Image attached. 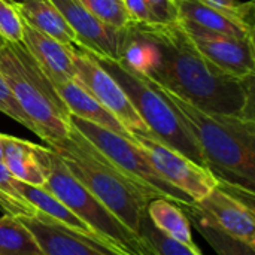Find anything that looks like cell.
Instances as JSON below:
<instances>
[{
    "mask_svg": "<svg viewBox=\"0 0 255 255\" xmlns=\"http://www.w3.org/2000/svg\"><path fill=\"white\" fill-rule=\"evenodd\" d=\"M128 31L146 48V61L136 70L142 76L206 112L255 120L254 76L218 70L196 49L179 21L133 22Z\"/></svg>",
    "mask_w": 255,
    "mask_h": 255,
    "instance_id": "6da1fadb",
    "label": "cell"
},
{
    "mask_svg": "<svg viewBox=\"0 0 255 255\" xmlns=\"http://www.w3.org/2000/svg\"><path fill=\"white\" fill-rule=\"evenodd\" d=\"M151 84L187 124L203 152L208 169L217 179L254 193L255 120L206 112L172 91Z\"/></svg>",
    "mask_w": 255,
    "mask_h": 255,
    "instance_id": "7a4b0ae2",
    "label": "cell"
},
{
    "mask_svg": "<svg viewBox=\"0 0 255 255\" xmlns=\"http://www.w3.org/2000/svg\"><path fill=\"white\" fill-rule=\"evenodd\" d=\"M69 172L121 223L139 233V224L152 199L142 187L120 172L99 149L70 126L67 137L48 143Z\"/></svg>",
    "mask_w": 255,
    "mask_h": 255,
    "instance_id": "3957f363",
    "label": "cell"
},
{
    "mask_svg": "<svg viewBox=\"0 0 255 255\" xmlns=\"http://www.w3.org/2000/svg\"><path fill=\"white\" fill-rule=\"evenodd\" d=\"M0 73L34 127V134L46 143L70 133V112L52 81L21 42H4L0 48Z\"/></svg>",
    "mask_w": 255,
    "mask_h": 255,
    "instance_id": "277c9868",
    "label": "cell"
},
{
    "mask_svg": "<svg viewBox=\"0 0 255 255\" xmlns=\"http://www.w3.org/2000/svg\"><path fill=\"white\" fill-rule=\"evenodd\" d=\"M94 57L124 90L133 108L148 127L151 137L208 169L203 152L187 124L145 76L131 69L123 60Z\"/></svg>",
    "mask_w": 255,
    "mask_h": 255,
    "instance_id": "5b68a950",
    "label": "cell"
},
{
    "mask_svg": "<svg viewBox=\"0 0 255 255\" xmlns=\"http://www.w3.org/2000/svg\"><path fill=\"white\" fill-rule=\"evenodd\" d=\"M61 200L103 242L123 255H157L139 233L121 223L100 200H97L66 167L63 160L49 149L48 175L42 185Z\"/></svg>",
    "mask_w": 255,
    "mask_h": 255,
    "instance_id": "8992f818",
    "label": "cell"
},
{
    "mask_svg": "<svg viewBox=\"0 0 255 255\" xmlns=\"http://www.w3.org/2000/svg\"><path fill=\"white\" fill-rule=\"evenodd\" d=\"M70 126L90 140L120 172L149 193L152 199L164 197L181 208L194 203L185 193L170 185L154 169L145 149L134 139L124 137L73 115H70Z\"/></svg>",
    "mask_w": 255,
    "mask_h": 255,
    "instance_id": "52a82bcc",
    "label": "cell"
},
{
    "mask_svg": "<svg viewBox=\"0 0 255 255\" xmlns=\"http://www.w3.org/2000/svg\"><path fill=\"white\" fill-rule=\"evenodd\" d=\"M75 76L76 79L134 136H151L148 127L133 108L124 90L96 60V57L75 46Z\"/></svg>",
    "mask_w": 255,
    "mask_h": 255,
    "instance_id": "ba28073f",
    "label": "cell"
},
{
    "mask_svg": "<svg viewBox=\"0 0 255 255\" xmlns=\"http://www.w3.org/2000/svg\"><path fill=\"white\" fill-rule=\"evenodd\" d=\"M133 137L145 149L154 169L194 203L206 197L218 185L217 176L209 169L191 161L157 139L143 134H134Z\"/></svg>",
    "mask_w": 255,
    "mask_h": 255,
    "instance_id": "9c48e42d",
    "label": "cell"
},
{
    "mask_svg": "<svg viewBox=\"0 0 255 255\" xmlns=\"http://www.w3.org/2000/svg\"><path fill=\"white\" fill-rule=\"evenodd\" d=\"M190 208L208 224L255 248L254 203L233 194L230 184L218 181L206 197Z\"/></svg>",
    "mask_w": 255,
    "mask_h": 255,
    "instance_id": "30bf717a",
    "label": "cell"
},
{
    "mask_svg": "<svg viewBox=\"0 0 255 255\" xmlns=\"http://www.w3.org/2000/svg\"><path fill=\"white\" fill-rule=\"evenodd\" d=\"M76 34V46L97 57L123 60L130 42L128 28H114L96 18L79 0H52Z\"/></svg>",
    "mask_w": 255,
    "mask_h": 255,
    "instance_id": "8fae6325",
    "label": "cell"
},
{
    "mask_svg": "<svg viewBox=\"0 0 255 255\" xmlns=\"http://www.w3.org/2000/svg\"><path fill=\"white\" fill-rule=\"evenodd\" d=\"M178 21L191 37L196 49L218 70L238 78L254 76V39H235L208 31L193 22Z\"/></svg>",
    "mask_w": 255,
    "mask_h": 255,
    "instance_id": "7c38bea8",
    "label": "cell"
},
{
    "mask_svg": "<svg viewBox=\"0 0 255 255\" xmlns=\"http://www.w3.org/2000/svg\"><path fill=\"white\" fill-rule=\"evenodd\" d=\"M178 19L193 22L208 31L235 39H254V1L220 7L205 0H175Z\"/></svg>",
    "mask_w": 255,
    "mask_h": 255,
    "instance_id": "4fadbf2b",
    "label": "cell"
},
{
    "mask_svg": "<svg viewBox=\"0 0 255 255\" xmlns=\"http://www.w3.org/2000/svg\"><path fill=\"white\" fill-rule=\"evenodd\" d=\"M19 218L33 233L45 255H123L106 244L66 229L39 211L31 218Z\"/></svg>",
    "mask_w": 255,
    "mask_h": 255,
    "instance_id": "5bb4252c",
    "label": "cell"
},
{
    "mask_svg": "<svg viewBox=\"0 0 255 255\" xmlns=\"http://www.w3.org/2000/svg\"><path fill=\"white\" fill-rule=\"evenodd\" d=\"M24 22V21H22ZM21 43L39 63L52 84H64L75 79V46L66 45L24 22Z\"/></svg>",
    "mask_w": 255,
    "mask_h": 255,
    "instance_id": "9a60e30c",
    "label": "cell"
},
{
    "mask_svg": "<svg viewBox=\"0 0 255 255\" xmlns=\"http://www.w3.org/2000/svg\"><path fill=\"white\" fill-rule=\"evenodd\" d=\"M49 148L1 134V161L21 182L42 187L48 175Z\"/></svg>",
    "mask_w": 255,
    "mask_h": 255,
    "instance_id": "2e32d148",
    "label": "cell"
},
{
    "mask_svg": "<svg viewBox=\"0 0 255 255\" xmlns=\"http://www.w3.org/2000/svg\"><path fill=\"white\" fill-rule=\"evenodd\" d=\"M54 87L66 103L70 115L97 124L124 137L134 139L133 134L115 118V115L111 114L76 78L64 84H54Z\"/></svg>",
    "mask_w": 255,
    "mask_h": 255,
    "instance_id": "e0dca14e",
    "label": "cell"
},
{
    "mask_svg": "<svg viewBox=\"0 0 255 255\" xmlns=\"http://www.w3.org/2000/svg\"><path fill=\"white\" fill-rule=\"evenodd\" d=\"M15 6L24 22L33 28L66 43L76 46V34L52 0H21Z\"/></svg>",
    "mask_w": 255,
    "mask_h": 255,
    "instance_id": "ac0fdd59",
    "label": "cell"
},
{
    "mask_svg": "<svg viewBox=\"0 0 255 255\" xmlns=\"http://www.w3.org/2000/svg\"><path fill=\"white\" fill-rule=\"evenodd\" d=\"M16 188L39 212H42L48 218L60 223L61 226H64L66 229H69L72 232L87 235V236H90V238H93L102 244H106L82 220H79L61 200H58L54 194L46 191L43 187H36V185H30V184L16 181Z\"/></svg>",
    "mask_w": 255,
    "mask_h": 255,
    "instance_id": "d6986e66",
    "label": "cell"
},
{
    "mask_svg": "<svg viewBox=\"0 0 255 255\" xmlns=\"http://www.w3.org/2000/svg\"><path fill=\"white\" fill-rule=\"evenodd\" d=\"M146 215L151 223L169 238L178 241L188 248L197 247L193 241L190 220L182 212L179 205L173 203L169 199L158 197L148 203Z\"/></svg>",
    "mask_w": 255,
    "mask_h": 255,
    "instance_id": "ffe728a7",
    "label": "cell"
},
{
    "mask_svg": "<svg viewBox=\"0 0 255 255\" xmlns=\"http://www.w3.org/2000/svg\"><path fill=\"white\" fill-rule=\"evenodd\" d=\"M0 255H45L19 217L0 218Z\"/></svg>",
    "mask_w": 255,
    "mask_h": 255,
    "instance_id": "44dd1931",
    "label": "cell"
},
{
    "mask_svg": "<svg viewBox=\"0 0 255 255\" xmlns=\"http://www.w3.org/2000/svg\"><path fill=\"white\" fill-rule=\"evenodd\" d=\"M16 178L0 161V209L10 217H34L37 209L16 188Z\"/></svg>",
    "mask_w": 255,
    "mask_h": 255,
    "instance_id": "7402d4cb",
    "label": "cell"
},
{
    "mask_svg": "<svg viewBox=\"0 0 255 255\" xmlns=\"http://www.w3.org/2000/svg\"><path fill=\"white\" fill-rule=\"evenodd\" d=\"M191 206V205H190ZM190 206L187 208V212L191 215V218L196 223V229L200 232V235L206 239V242L211 244V247L215 250L218 255H255V248L247 245L245 242L232 238L226 235L224 232L215 229L214 226L208 224L205 220H202Z\"/></svg>",
    "mask_w": 255,
    "mask_h": 255,
    "instance_id": "603a6c76",
    "label": "cell"
},
{
    "mask_svg": "<svg viewBox=\"0 0 255 255\" xmlns=\"http://www.w3.org/2000/svg\"><path fill=\"white\" fill-rule=\"evenodd\" d=\"M139 235L143 238V241L152 248V251L157 255H203L199 247L188 248L178 241L169 238L161 230H158L151 220L148 218L146 212L140 220L139 224Z\"/></svg>",
    "mask_w": 255,
    "mask_h": 255,
    "instance_id": "cb8c5ba5",
    "label": "cell"
},
{
    "mask_svg": "<svg viewBox=\"0 0 255 255\" xmlns=\"http://www.w3.org/2000/svg\"><path fill=\"white\" fill-rule=\"evenodd\" d=\"M96 18L114 28H128L133 24L123 0H79Z\"/></svg>",
    "mask_w": 255,
    "mask_h": 255,
    "instance_id": "d4e9b609",
    "label": "cell"
},
{
    "mask_svg": "<svg viewBox=\"0 0 255 255\" xmlns=\"http://www.w3.org/2000/svg\"><path fill=\"white\" fill-rule=\"evenodd\" d=\"M22 18L15 6V0H0V36L4 42H21Z\"/></svg>",
    "mask_w": 255,
    "mask_h": 255,
    "instance_id": "484cf974",
    "label": "cell"
},
{
    "mask_svg": "<svg viewBox=\"0 0 255 255\" xmlns=\"http://www.w3.org/2000/svg\"><path fill=\"white\" fill-rule=\"evenodd\" d=\"M0 112H3L4 115H7L9 118L15 120L16 123H19L21 126L27 127L30 131L34 133V127H33L31 121L21 109L19 103L16 102L15 96L12 94L7 82L1 76V73H0Z\"/></svg>",
    "mask_w": 255,
    "mask_h": 255,
    "instance_id": "4316f807",
    "label": "cell"
},
{
    "mask_svg": "<svg viewBox=\"0 0 255 255\" xmlns=\"http://www.w3.org/2000/svg\"><path fill=\"white\" fill-rule=\"evenodd\" d=\"M154 15L155 24H166L178 21V10L175 0H146Z\"/></svg>",
    "mask_w": 255,
    "mask_h": 255,
    "instance_id": "83f0119b",
    "label": "cell"
},
{
    "mask_svg": "<svg viewBox=\"0 0 255 255\" xmlns=\"http://www.w3.org/2000/svg\"><path fill=\"white\" fill-rule=\"evenodd\" d=\"M133 22L137 24H155L154 15L146 0H123Z\"/></svg>",
    "mask_w": 255,
    "mask_h": 255,
    "instance_id": "f1b7e54d",
    "label": "cell"
},
{
    "mask_svg": "<svg viewBox=\"0 0 255 255\" xmlns=\"http://www.w3.org/2000/svg\"><path fill=\"white\" fill-rule=\"evenodd\" d=\"M211 4H215V6H220V7H227V9H233V7H238L241 4L239 0H205Z\"/></svg>",
    "mask_w": 255,
    "mask_h": 255,
    "instance_id": "f546056e",
    "label": "cell"
},
{
    "mask_svg": "<svg viewBox=\"0 0 255 255\" xmlns=\"http://www.w3.org/2000/svg\"><path fill=\"white\" fill-rule=\"evenodd\" d=\"M0 161H1V133H0Z\"/></svg>",
    "mask_w": 255,
    "mask_h": 255,
    "instance_id": "4dcf8cb0",
    "label": "cell"
},
{
    "mask_svg": "<svg viewBox=\"0 0 255 255\" xmlns=\"http://www.w3.org/2000/svg\"><path fill=\"white\" fill-rule=\"evenodd\" d=\"M3 43H4V39H3V37H1V36H0V48H1V46H3Z\"/></svg>",
    "mask_w": 255,
    "mask_h": 255,
    "instance_id": "1f68e13d",
    "label": "cell"
}]
</instances>
